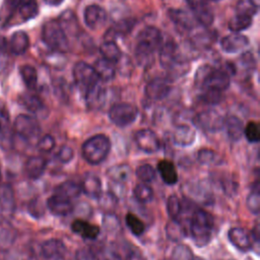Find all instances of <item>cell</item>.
Masks as SVG:
<instances>
[{
    "mask_svg": "<svg viewBox=\"0 0 260 260\" xmlns=\"http://www.w3.org/2000/svg\"><path fill=\"white\" fill-rule=\"evenodd\" d=\"M134 140L137 147L146 153H154L160 148V141L156 133L150 129L143 128L136 131Z\"/></svg>",
    "mask_w": 260,
    "mask_h": 260,
    "instance_id": "30bf717a",
    "label": "cell"
},
{
    "mask_svg": "<svg viewBox=\"0 0 260 260\" xmlns=\"http://www.w3.org/2000/svg\"><path fill=\"white\" fill-rule=\"evenodd\" d=\"M253 22V17L243 13L236 12L235 15L229 20L228 26L233 32H241L251 26Z\"/></svg>",
    "mask_w": 260,
    "mask_h": 260,
    "instance_id": "8d00e7d4",
    "label": "cell"
},
{
    "mask_svg": "<svg viewBox=\"0 0 260 260\" xmlns=\"http://www.w3.org/2000/svg\"><path fill=\"white\" fill-rule=\"evenodd\" d=\"M80 187H81V192L83 194L95 199H98L103 192L102 181L98 176L93 174L85 175V177L83 178L80 184Z\"/></svg>",
    "mask_w": 260,
    "mask_h": 260,
    "instance_id": "cb8c5ba5",
    "label": "cell"
},
{
    "mask_svg": "<svg viewBox=\"0 0 260 260\" xmlns=\"http://www.w3.org/2000/svg\"><path fill=\"white\" fill-rule=\"evenodd\" d=\"M167 210H168V214L171 217V219H179V217L183 211V206H182V203H181L180 199L178 198V196L171 195L168 198Z\"/></svg>",
    "mask_w": 260,
    "mask_h": 260,
    "instance_id": "bcb514c9",
    "label": "cell"
},
{
    "mask_svg": "<svg viewBox=\"0 0 260 260\" xmlns=\"http://www.w3.org/2000/svg\"><path fill=\"white\" fill-rule=\"evenodd\" d=\"M251 235H252V238H254L255 242H256V243H259V228H258L257 224H256V225L254 226V229L252 230Z\"/></svg>",
    "mask_w": 260,
    "mask_h": 260,
    "instance_id": "94428289",
    "label": "cell"
},
{
    "mask_svg": "<svg viewBox=\"0 0 260 260\" xmlns=\"http://www.w3.org/2000/svg\"><path fill=\"white\" fill-rule=\"evenodd\" d=\"M19 73H20V76H21L22 81L24 82L25 86L30 90L36 89L37 84H38V72H37L36 68L31 65L24 64V65L20 66Z\"/></svg>",
    "mask_w": 260,
    "mask_h": 260,
    "instance_id": "74e56055",
    "label": "cell"
},
{
    "mask_svg": "<svg viewBox=\"0 0 260 260\" xmlns=\"http://www.w3.org/2000/svg\"><path fill=\"white\" fill-rule=\"evenodd\" d=\"M17 232L9 220H0V248L5 249L11 246L16 239Z\"/></svg>",
    "mask_w": 260,
    "mask_h": 260,
    "instance_id": "836d02e7",
    "label": "cell"
},
{
    "mask_svg": "<svg viewBox=\"0 0 260 260\" xmlns=\"http://www.w3.org/2000/svg\"><path fill=\"white\" fill-rule=\"evenodd\" d=\"M92 67L101 81H104V82L111 81L112 79H114V77L116 75L117 69L115 67V64L104 59V58L98 59L94 62Z\"/></svg>",
    "mask_w": 260,
    "mask_h": 260,
    "instance_id": "f1b7e54d",
    "label": "cell"
},
{
    "mask_svg": "<svg viewBox=\"0 0 260 260\" xmlns=\"http://www.w3.org/2000/svg\"><path fill=\"white\" fill-rule=\"evenodd\" d=\"M46 207L52 214L57 216L68 215L74 209V206L70 199L58 194H53L47 199Z\"/></svg>",
    "mask_w": 260,
    "mask_h": 260,
    "instance_id": "9a60e30c",
    "label": "cell"
},
{
    "mask_svg": "<svg viewBox=\"0 0 260 260\" xmlns=\"http://www.w3.org/2000/svg\"><path fill=\"white\" fill-rule=\"evenodd\" d=\"M13 128L14 131L26 141L35 140L41 134V127L38 120L26 114H20L15 118Z\"/></svg>",
    "mask_w": 260,
    "mask_h": 260,
    "instance_id": "52a82bcc",
    "label": "cell"
},
{
    "mask_svg": "<svg viewBox=\"0 0 260 260\" xmlns=\"http://www.w3.org/2000/svg\"><path fill=\"white\" fill-rule=\"evenodd\" d=\"M111 150V140L105 134H95L86 139L81 146L82 157L90 165L103 162Z\"/></svg>",
    "mask_w": 260,
    "mask_h": 260,
    "instance_id": "7a4b0ae2",
    "label": "cell"
},
{
    "mask_svg": "<svg viewBox=\"0 0 260 260\" xmlns=\"http://www.w3.org/2000/svg\"><path fill=\"white\" fill-rule=\"evenodd\" d=\"M249 45V39L240 34V32H233L220 40V47L221 50L228 54H234L244 50Z\"/></svg>",
    "mask_w": 260,
    "mask_h": 260,
    "instance_id": "ac0fdd59",
    "label": "cell"
},
{
    "mask_svg": "<svg viewBox=\"0 0 260 260\" xmlns=\"http://www.w3.org/2000/svg\"><path fill=\"white\" fill-rule=\"evenodd\" d=\"M168 15L170 19L174 22V24L183 30H190L193 27V21L192 18L189 16V14L182 9L178 8H172L169 9Z\"/></svg>",
    "mask_w": 260,
    "mask_h": 260,
    "instance_id": "4dcf8cb0",
    "label": "cell"
},
{
    "mask_svg": "<svg viewBox=\"0 0 260 260\" xmlns=\"http://www.w3.org/2000/svg\"><path fill=\"white\" fill-rule=\"evenodd\" d=\"M194 124L201 130L208 132H216L223 128L224 118L215 110H206L198 113L194 119Z\"/></svg>",
    "mask_w": 260,
    "mask_h": 260,
    "instance_id": "9c48e42d",
    "label": "cell"
},
{
    "mask_svg": "<svg viewBox=\"0 0 260 260\" xmlns=\"http://www.w3.org/2000/svg\"><path fill=\"white\" fill-rule=\"evenodd\" d=\"M217 159V153L209 148H202L197 152V160L201 165H211Z\"/></svg>",
    "mask_w": 260,
    "mask_h": 260,
    "instance_id": "816d5d0a",
    "label": "cell"
},
{
    "mask_svg": "<svg viewBox=\"0 0 260 260\" xmlns=\"http://www.w3.org/2000/svg\"><path fill=\"white\" fill-rule=\"evenodd\" d=\"M27 209H28L29 214H30L31 216L36 217V218H39V217L43 216V215H44V212H45V207L43 206V202H42V200H40L39 198L32 199V200L28 203Z\"/></svg>",
    "mask_w": 260,
    "mask_h": 260,
    "instance_id": "9f6ffc18",
    "label": "cell"
},
{
    "mask_svg": "<svg viewBox=\"0 0 260 260\" xmlns=\"http://www.w3.org/2000/svg\"><path fill=\"white\" fill-rule=\"evenodd\" d=\"M192 260H205L204 258H202V257H198V256H194L193 258H192Z\"/></svg>",
    "mask_w": 260,
    "mask_h": 260,
    "instance_id": "6125c7cd",
    "label": "cell"
},
{
    "mask_svg": "<svg viewBox=\"0 0 260 260\" xmlns=\"http://www.w3.org/2000/svg\"><path fill=\"white\" fill-rule=\"evenodd\" d=\"M213 226L214 219L209 212L203 209L193 212L190 220V234L197 247H204L210 242Z\"/></svg>",
    "mask_w": 260,
    "mask_h": 260,
    "instance_id": "6da1fadb",
    "label": "cell"
},
{
    "mask_svg": "<svg viewBox=\"0 0 260 260\" xmlns=\"http://www.w3.org/2000/svg\"><path fill=\"white\" fill-rule=\"evenodd\" d=\"M170 79L155 77L147 82L144 88L145 96L150 101H160L167 98L171 91Z\"/></svg>",
    "mask_w": 260,
    "mask_h": 260,
    "instance_id": "8fae6325",
    "label": "cell"
},
{
    "mask_svg": "<svg viewBox=\"0 0 260 260\" xmlns=\"http://www.w3.org/2000/svg\"><path fill=\"white\" fill-rule=\"evenodd\" d=\"M100 52L102 58L114 64L118 63L123 57V53L115 41H105L100 47Z\"/></svg>",
    "mask_w": 260,
    "mask_h": 260,
    "instance_id": "d6a6232c",
    "label": "cell"
},
{
    "mask_svg": "<svg viewBox=\"0 0 260 260\" xmlns=\"http://www.w3.org/2000/svg\"><path fill=\"white\" fill-rule=\"evenodd\" d=\"M225 68H211L204 78L201 88L213 89L223 92L229 88L231 83V73H235V69L231 64H226Z\"/></svg>",
    "mask_w": 260,
    "mask_h": 260,
    "instance_id": "5b68a950",
    "label": "cell"
},
{
    "mask_svg": "<svg viewBox=\"0 0 260 260\" xmlns=\"http://www.w3.org/2000/svg\"><path fill=\"white\" fill-rule=\"evenodd\" d=\"M57 158L62 164H68L74 157V150L69 145H62L57 152Z\"/></svg>",
    "mask_w": 260,
    "mask_h": 260,
    "instance_id": "6f0895ef",
    "label": "cell"
},
{
    "mask_svg": "<svg viewBox=\"0 0 260 260\" xmlns=\"http://www.w3.org/2000/svg\"><path fill=\"white\" fill-rule=\"evenodd\" d=\"M166 235L169 240L179 243L187 237V231L179 219H171L166 225Z\"/></svg>",
    "mask_w": 260,
    "mask_h": 260,
    "instance_id": "e575fe53",
    "label": "cell"
},
{
    "mask_svg": "<svg viewBox=\"0 0 260 260\" xmlns=\"http://www.w3.org/2000/svg\"><path fill=\"white\" fill-rule=\"evenodd\" d=\"M98 203L100 208L106 212V213H112V211L115 210V208L117 207L118 204V198L109 192H102V194L99 196L98 198Z\"/></svg>",
    "mask_w": 260,
    "mask_h": 260,
    "instance_id": "7bdbcfd3",
    "label": "cell"
},
{
    "mask_svg": "<svg viewBox=\"0 0 260 260\" xmlns=\"http://www.w3.org/2000/svg\"><path fill=\"white\" fill-rule=\"evenodd\" d=\"M193 257L192 250L184 244H178L173 249L172 260H192Z\"/></svg>",
    "mask_w": 260,
    "mask_h": 260,
    "instance_id": "681fc988",
    "label": "cell"
},
{
    "mask_svg": "<svg viewBox=\"0 0 260 260\" xmlns=\"http://www.w3.org/2000/svg\"><path fill=\"white\" fill-rule=\"evenodd\" d=\"M72 75L75 85L84 96L101 82L93 67L84 61H78L73 65Z\"/></svg>",
    "mask_w": 260,
    "mask_h": 260,
    "instance_id": "277c9868",
    "label": "cell"
},
{
    "mask_svg": "<svg viewBox=\"0 0 260 260\" xmlns=\"http://www.w3.org/2000/svg\"><path fill=\"white\" fill-rule=\"evenodd\" d=\"M71 230L73 233L79 235L83 239L95 240L100 235V228L83 219H76L71 223Z\"/></svg>",
    "mask_w": 260,
    "mask_h": 260,
    "instance_id": "7402d4cb",
    "label": "cell"
},
{
    "mask_svg": "<svg viewBox=\"0 0 260 260\" xmlns=\"http://www.w3.org/2000/svg\"><path fill=\"white\" fill-rule=\"evenodd\" d=\"M228 239L234 247L241 252H248L253 249V242L250 234L242 228H232L228 232Z\"/></svg>",
    "mask_w": 260,
    "mask_h": 260,
    "instance_id": "e0dca14e",
    "label": "cell"
},
{
    "mask_svg": "<svg viewBox=\"0 0 260 260\" xmlns=\"http://www.w3.org/2000/svg\"><path fill=\"white\" fill-rule=\"evenodd\" d=\"M257 10H258V7L255 6L249 0H240L236 5V12L250 15L252 17L257 13Z\"/></svg>",
    "mask_w": 260,
    "mask_h": 260,
    "instance_id": "f5cc1de1",
    "label": "cell"
},
{
    "mask_svg": "<svg viewBox=\"0 0 260 260\" xmlns=\"http://www.w3.org/2000/svg\"><path fill=\"white\" fill-rule=\"evenodd\" d=\"M81 193L80 185L73 181H65L55 188V194L61 195L70 200L72 198H77Z\"/></svg>",
    "mask_w": 260,
    "mask_h": 260,
    "instance_id": "d590c367",
    "label": "cell"
},
{
    "mask_svg": "<svg viewBox=\"0 0 260 260\" xmlns=\"http://www.w3.org/2000/svg\"><path fill=\"white\" fill-rule=\"evenodd\" d=\"M19 103L31 113H39L44 109L43 101L35 93H23L19 98Z\"/></svg>",
    "mask_w": 260,
    "mask_h": 260,
    "instance_id": "f35d334b",
    "label": "cell"
},
{
    "mask_svg": "<svg viewBox=\"0 0 260 260\" xmlns=\"http://www.w3.org/2000/svg\"><path fill=\"white\" fill-rule=\"evenodd\" d=\"M83 18L88 28L92 30L100 29L105 25L107 21V12L102 6L98 4H91L85 7Z\"/></svg>",
    "mask_w": 260,
    "mask_h": 260,
    "instance_id": "4fadbf2b",
    "label": "cell"
},
{
    "mask_svg": "<svg viewBox=\"0 0 260 260\" xmlns=\"http://www.w3.org/2000/svg\"><path fill=\"white\" fill-rule=\"evenodd\" d=\"M211 1H220V0H211Z\"/></svg>",
    "mask_w": 260,
    "mask_h": 260,
    "instance_id": "e7e4bbea",
    "label": "cell"
},
{
    "mask_svg": "<svg viewBox=\"0 0 260 260\" xmlns=\"http://www.w3.org/2000/svg\"><path fill=\"white\" fill-rule=\"evenodd\" d=\"M105 89L102 86L101 82L92 88L84 98L89 108L91 109H98L103 105L104 99H105Z\"/></svg>",
    "mask_w": 260,
    "mask_h": 260,
    "instance_id": "60d3db41",
    "label": "cell"
},
{
    "mask_svg": "<svg viewBox=\"0 0 260 260\" xmlns=\"http://www.w3.org/2000/svg\"><path fill=\"white\" fill-rule=\"evenodd\" d=\"M43 42L57 53H66L69 50V41L67 35L60 22L56 19L48 20L42 28Z\"/></svg>",
    "mask_w": 260,
    "mask_h": 260,
    "instance_id": "3957f363",
    "label": "cell"
},
{
    "mask_svg": "<svg viewBox=\"0 0 260 260\" xmlns=\"http://www.w3.org/2000/svg\"><path fill=\"white\" fill-rule=\"evenodd\" d=\"M55 145H56L55 139L50 134H46L43 137H41L38 140V143H37L38 149L41 152H50V151H52L54 149Z\"/></svg>",
    "mask_w": 260,
    "mask_h": 260,
    "instance_id": "db71d44e",
    "label": "cell"
},
{
    "mask_svg": "<svg viewBox=\"0 0 260 260\" xmlns=\"http://www.w3.org/2000/svg\"><path fill=\"white\" fill-rule=\"evenodd\" d=\"M47 168V160L39 155L28 157L25 162L24 171L26 176L31 180H38L43 176Z\"/></svg>",
    "mask_w": 260,
    "mask_h": 260,
    "instance_id": "603a6c76",
    "label": "cell"
},
{
    "mask_svg": "<svg viewBox=\"0 0 260 260\" xmlns=\"http://www.w3.org/2000/svg\"><path fill=\"white\" fill-rule=\"evenodd\" d=\"M196 139L195 129L188 124L178 125L173 133V141L179 146H190Z\"/></svg>",
    "mask_w": 260,
    "mask_h": 260,
    "instance_id": "ffe728a7",
    "label": "cell"
},
{
    "mask_svg": "<svg viewBox=\"0 0 260 260\" xmlns=\"http://www.w3.org/2000/svg\"><path fill=\"white\" fill-rule=\"evenodd\" d=\"M41 252L47 260H61L65 256L66 247L59 239H49L42 244Z\"/></svg>",
    "mask_w": 260,
    "mask_h": 260,
    "instance_id": "d6986e66",
    "label": "cell"
},
{
    "mask_svg": "<svg viewBox=\"0 0 260 260\" xmlns=\"http://www.w3.org/2000/svg\"><path fill=\"white\" fill-rule=\"evenodd\" d=\"M182 192L185 197L197 203L205 205H210L213 203L212 191L205 181L186 183L182 188Z\"/></svg>",
    "mask_w": 260,
    "mask_h": 260,
    "instance_id": "ba28073f",
    "label": "cell"
},
{
    "mask_svg": "<svg viewBox=\"0 0 260 260\" xmlns=\"http://www.w3.org/2000/svg\"><path fill=\"white\" fill-rule=\"evenodd\" d=\"M246 205L247 208L252 212L253 214H259L260 212V193H259V187H255L252 192L248 195L246 199Z\"/></svg>",
    "mask_w": 260,
    "mask_h": 260,
    "instance_id": "c3c4849f",
    "label": "cell"
},
{
    "mask_svg": "<svg viewBox=\"0 0 260 260\" xmlns=\"http://www.w3.org/2000/svg\"><path fill=\"white\" fill-rule=\"evenodd\" d=\"M244 135L249 142L256 143L260 140V129L256 122L250 121L244 128Z\"/></svg>",
    "mask_w": 260,
    "mask_h": 260,
    "instance_id": "f907efd6",
    "label": "cell"
},
{
    "mask_svg": "<svg viewBox=\"0 0 260 260\" xmlns=\"http://www.w3.org/2000/svg\"><path fill=\"white\" fill-rule=\"evenodd\" d=\"M211 66L210 65H202L200 66L197 71H196V74H195V78H194V81H195V84L198 86V87H201L202 85V82L204 80V78L206 77V75L208 74V72L211 70Z\"/></svg>",
    "mask_w": 260,
    "mask_h": 260,
    "instance_id": "680465c9",
    "label": "cell"
},
{
    "mask_svg": "<svg viewBox=\"0 0 260 260\" xmlns=\"http://www.w3.org/2000/svg\"><path fill=\"white\" fill-rule=\"evenodd\" d=\"M110 252L115 260H133L135 251L131 244L125 240H118L111 244Z\"/></svg>",
    "mask_w": 260,
    "mask_h": 260,
    "instance_id": "44dd1931",
    "label": "cell"
},
{
    "mask_svg": "<svg viewBox=\"0 0 260 260\" xmlns=\"http://www.w3.org/2000/svg\"><path fill=\"white\" fill-rule=\"evenodd\" d=\"M107 177L114 183L124 184L131 177V167L127 164H120L110 167L106 172Z\"/></svg>",
    "mask_w": 260,
    "mask_h": 260,
    "instance_id": "4316f807",
    "label": "cell"
},
{
    "mask_svg": "<svg viewBox=\"0 0 260 260\" xmlns=\"http://www.w3.org/2000/svg\"><path fill=\"white\" fill-rule=\"evenodd\" d=\"M134 198L139 203H148L153 199V190L146 183L137 184L133 190Z\"/></svg>",
    "mask_w": 260,
    "mask_h": 260,
    "instance_id": "b9f144b4",
    "label": "cell"
},
{
    "mask_svg": "<svg viewBox=\"0 0 260 260\" xmlns=\"http://www.w3.org/2000/svg\"><path fill=\"white\" fill-rule=\"evenodd\" d=\"M125 221H126L128 229L134 236L138 237L144 233V231H145L144 222L134 213L128 212L125 216Z\"/></svg>",
    "mask_w": 260,
    "mask_h": 260,
    "instance_id": "ee69618b",
    "label": "cell"
},
{
    "mask_svg": "<svg viewBox=\"0 0 260 260\" xmlns=\"http://www.w3.org/2000/svg\"><path fill=\"white\" fill-rule=\"evenodd\" d=\"M221 96H222V92L220 91L213 90V89H203L201 99L205 104L216 105L220 102Z\"/></svg>",
    "mask_w": 260,
    "mask_h": 260,
    "instance_id": "11a10c76",
    "label": "cell"
},
{
    "mask_svg": "<svg viewBox=\"0 0 260 260\" xmlns=\"http://www.w3.org/2000/svg\"><path fill=\"white\" fill-rule=\"evenodd\" d=\"M103 226L109 234H118L121 232V223L119 218L112 212L103 216Z\"/></svg>",
    "mask_w": 260,
    "mask_h": 260,
    "instance_id": "f6af8a7d",
    "label": "cell"
},
{
    "mask_svg": "<svg viewBox=\"0 0 260 260\" xmlns=\"http://www.w3.org/2000/svg\"><path fill=\"white\" fill-rule=\"evenodd\" d=\"M29 47V39L26 32L17 30L13 32L9 40L10 51L15 55L24 54Z\"/></svg>",
    "mask_w": 260,
    "mask_h": 260,
    "instance_id": "f546056e",
    "label": "cell"
},
{
    "mask_svg": "<svg viewBox=\"0 0 260 260\" xmlns=\"http://www.w3.org/2000/svg\"><path fill=\"white\" fill-rule=\"evenodd\" d=\"M18 12L23 20L35 18L39 14V4L37 0L22 1L18 6Z\"/></svg>",
    "mask_w": 260,
    "mask_h": 260,
    "instance_id": "ab89813d",
    "label": "cell"
},
{
    "mask_svg": "<svg viewBox=\"0 0 260 260\" xmlns=\"http://www.w3.org/2000/svg\"><path fill=\"white\" fill-rule=\"evenodd\" d=\"M155 50L149 46L148 44L137 41V44L135 46V58L138 62V64L142 67H148L153 62V55Z\"/></svg>",
    "mask_w": 260,
    "mask_h": 260,
    "instance_id": "83f0119b",
    "label": "cell"
},
{
    "mask_svg": "<svg viewBox=\"0 0 260 260\" xmlns=\"http://www.w3.org/2000/svg\"><path fill=\"white\" fill-rule=\"evenodd\" d=\"M189 8L193 12L195 20L203 26H209L214 20V14L207 0H186Z\"/></svg>",
    "mask_w": 260,
    "mask_h": 260,
    "instance_id": "7c38bea8",
    "label": "cell"
},
{
    "mask_svg": "<svg viewBox=\"0 0 260 260\" xmlns=\"http://www.w3.org/2000/svg\"><path fill=\"white\" fill-rule=\"evenodd\" d=\"M137 41H141L148 44L154 50H157L158 48H160L164 42L160 30L157 27L151 26V25L146 26L140 30V32L137 36Z\"/></svg>",
    "mask_w": 260,
    "mask_h": 260,
    "instance_id": "484cf974",
    "label": "cell"
},
{
    "mask_svg": "<svg viewBox=\"0 0 260 260\" xmlns=\"http://www.w3.org/2000/svg\"><path fill=\"white\" fill-rule=\"evenodd\" d=\"M75 260H98V259L91 249L80 248L75 253Z\"/></svg>",
    "mask_w": 260,
    "mask_h": 260,
    "instance_id": "91938a15",
    "label": "cell"
},
{
    "mask_svg": "<svg viewBox=\"0 0 260 260\" xmlns=\"http://www.w3.org/2000/svg\"><path fill=\"white\" fill-rule=\"evenodd\" d=\"M0 182H1V169H0Z\"/></svg>",
    "mask_w": 260,
    "mask_h": 260,
    "instance_id": "be15d7a7",
    "label": "cell"
},
{
    "mask_svg": "<svg viewBox=\"0 0 260 260\" xmlns=\"http://www.w3.org/2000/svg\"><path fill=\"white\" fill-rule=\"evenodd\" d=\"M136 177L142 181L143 183H150L155 179V170L153 169L152 166L145 164V165H141L136 169Z\"/></svg>",
    "mask_w": 260,
    "mask_h": 260,
    "instance_id": "7dc6e473",
    "label": "cell"
},
{
    "mask_svg": "<svg viewBox=\"0 0 260 260\" xmlns=\"http://www.w3.org/2000/svg\"><path fill=\"white\" fill-rule=\"evenodd\" d=\"M157 171L167 185H175L178 182V173L175 165L171 160H159L157 164Z\"/></svg>",
    "mask_w": 260,
    "mask_h": 260,
    "instance_id": "1f68e13d",
    "label": "cell"
},
{
    "mask_svg": "<svg viewBox=\"0 0 260 260\" xmlns=\"http://www.w3.org/2000/svg\"><path fill=\"white\" fill-rule=\"evenodd\" d=\"M12 145V130L9 114L3 102L0 101V147L8 149Z\"/></svg>",
    "mask_w": 260,
    "mask_h": 260,
    "instance_id": "2e32d148",
    "label": "cell"
},
{
    "mask_svg": "<svg viewBox=\"0 0 260 260\" xmlns=\"http://www.w3.org/2000/svg\"><path fill=\"white\" fill-rule=\"evenodd\" d=\"M223 128L232 141H239L244 136V123L237 116L231 115L224 118Z\"/></svg>",
    "mask_w": 260,
    "mask_h": 260,
    "instance_id": "d4e9b609",
    "label": "cell"
},
{
    "mask_svg": "<svg viewBox=\"0 0 260 260\" xmlns=\"http://www.w3.org/2000/svg\"><path fill=\"white\" fill-rule=\"evenodd\" d=\"M138 116V109L129 103H118L109 110V118L113 124L118 127H127L131 125Z\"/></svg>",
    "mask_w": 260,
    "mask_h": 260,
    "instance_id": "8992f818",
    "label": "cell"
},
{
    "mask_svg": "<svg viewBox=\"0 0 260 260\" xmlns=\"http://www.w3.org/2000/svg\"><path fill=\"white\" fill-rule=\"evenodd\" d=\"M15 199L13 190L9 185L0 187V218L9 220L15 212Z\"/></svg>",
    "mask_w": 260,
    "mask_h": 260,
    "instance_id": "5bb4252c",
    "label": "cell"
}]
</instances>
